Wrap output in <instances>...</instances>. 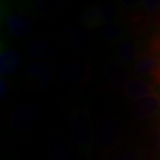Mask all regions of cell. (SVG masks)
<instances>
[{
  "instance_id": "14",
  "label": "cell",
  "mask_w": 160,
  "mask_h": 160,
  "mask_svg": "<svg viewBox=\"0 0 160 160\" xmlns=\"http://www.w3.org/2000/svg\"><path fill=\"white\" fill-rule=\"evenodd\" d=\"M159 65V56L153 54H145L137 60L134 66V72L139 76L153 75Z\"/></svg>"
},
{
  "instance_id": "8",
  "label": "cell",
  "mask_w": 160,
  "mask_h": 160,
  "mask_svg": "<svg viewBox=\"0 0 160 160\" xmlns=\"http://www.w3.org/2000/svg\"><path fill=\"white\" fill-rule=\"evenodd\" d=\"M23 63L21 53L15 49L3 46L0 53V74L1 76L12 75L19 71Z\"/></svg>"
},
{
  "instance_id": "3",
  "label": "cell",
  "mask_w": 160,
  "mask_h": 160,
  "mask_svg": "<svg viewBox=\"0 0 160 160\" xmlns=\"http://www.w3.org/2000/svg\"><path fill=\"white\" fill-rule=\"evenodd\" d=\"M118 17L116 6L110 3L94 5L86 9L82 16V20L85 26L97 27L103 23H109Z\"/></svg>"
},
{
  "instance_id": "15",
  "label": "cell",
  "mask_w": 160,
  "mask_h": 160,
  "mask_svg": "<svg viewBox=\"0 0 160 160\" xmlns=\"http://www.w3.org/2000/svg\"><path fill=\"white\" fill-rule=\"evenodd\" d=\"M118 56L123 62L131 63L137 62L139 58V51L136 46L131 42H122L118 45Z\"/></svg>"
},
{
  "instance_id": "20",
  "label": "cell",
  "mask_w": 160,
  "mask_h": 160,
  "mask_svg": "<svg viewBox=\"0 0 160 160\" xmlns=\"http://www.w3.org/2000/svg\"><path fill=\"white\" fill-rule=\"evenodd\" d=\"M143 8L149 14H155L160 8V1L158 0H147V1H143Z\"/></svg>"
},
{
  "instance_id": "19",
  "label": "cell",
  "mask_w": 160,
  "mask_h": 160,
  "mask_svg": "<svg viewBox=\"0 0 160 160\" xmlns=\"http://www.w3.org/2000/svg\"><path fill=\"white\" fill-rule=\"evenodd\" d=\"M149 51L150 54L160 56V33L154 32L151 36L149 43Z\"/></svg>"
},
{
  "instance_id": "21",
  "label": "cell",
  "mask_w": 160,
  "mask_h": 160,
  "mask_svg": "<svg viewBox=\"0 0 160 160\" xmlns=\"http://www.w3.org/2000/svg\"><path fill=\"white\" fill-rule=\"evenodd\" d=\"M8 83L4 79H1L0 80V98L3 99L8 96Z\"/></svg>"
},
{
  "instance_id": "12",
  "label": "cell",
  "mask_w": 160,
  "mask_h": 160,
  "mask_svg": "<svg viewBox=\"0 0 160 160\" xmlns=\"http://www.w3.org/2000/svg\"><path fill=\"white\" fill-rule=\"evenodd\" d=\"M27 72L32 78L38 79L40 85L49 88L53 83V72L49 66L44 62H32L27 67Z\"/></svg>"
},
{
  "instance_id": "17",
  "label": "cell",
  "mask_w": 160,
  "mask_h": 160,
  "mask_svg": "<svg viewBox=\"0 0 160 160\" xmlns=\"http://www.w3.org/2000/svg\"><path fill=\"white\" fill-rule=\"evenodd\" d=\"M69 37L75 47H81L86 41V31L82 26H75L70 29Z\"/></svg>"
},
{
  "instance_id": "6",
  "label": "cell",
  "mask_w": 160,
  "mask_h": 160,
  "mask_svg": "<svg viewBox=\"0 0 160 160\" xmlns=\"http://www.w3.org/2000/svg\"><path fill=\"white\" fill-rule=\"evenodd\" d=\"M104 75L108 84L114 91L123 89L127 83L128 72L125 66L119 59H109L105 65Z\"/></svg>"
},
{
  "instance_id": "10",
  "label": "cell",
  "mask_w": 160,
  "mask_h": 160,
  "mask_svg": "<svg viewBox=\"0 0 160 160\" xmlns=\"http://www.w3.org/2000/svg\"><path fill=\"white\" fill-rule=\"evenodd\" d=\"M29 53L31 56L38 59H54L60 55V49L55 44L50 42L37 41L30 45Z\"/></svg>"
},
{
  "instance_id": "13",
  "label": "cell",
  "mask_w": 160,
  "mask_h": 160,
  "mask_svg": "<svg viewBox=\"0 0 160 160\" xmlns=\"http://www.w3.org/2000/svg\"><path fill=\"white\" fill-rule=\"evenodd\" d=\"M51 153L54 160H78L69 143L60 137L53 138L51 143Z\"/></svg>"
},
{
  "instance_id": "7",
  "label": "cell",
  "mask_w": 160,
  "mask_h": 160,
  "mask_svg": "<svg viewBox=\"0 0 160 160\" xmlns=\"http://www.w3.org/2000/svg\"><path fill=\"white\" fill-rule=\"evenodd\" d=\"M8 28L15 39H26L33 31V23L27 16L12 12L8 18Z\"/></svg>"
},
{
  "instance_id": "2",
  "label": "cell",
  "mask_w": 160,
  "mask_h": 160,
  "mask_svg": "<svg viewBox=\"0 0 160 160\" xmlns=\"http://www.w3.org/2000/svg\"><path fill=\"white\" fill-rule=\"evenodd\" d=\"M71 132L77 146L82 150H88L92 142V127L88 112L82 110L74 111L72 113L71 121Z\"/></svg>"
},
{
  "instance_id": "4",
  "label": "cell",
  "mask_w": 160,
  "mask_h": 160,
  "mask_svg": "<svg viewBox=\"0 0 160 160\" xmlns=\"http://www.w3.org/2000/svg\"><path fill=\"white\" fill-rule=\"evenodd\" d=\"M160 110V96L157 94L138 99L132 102L131 112L135 118L142 121L154 118Z\"/></svg>"
},
{
  "instance_id": "18",
  "label": "cell",
  "mask_w": 160,
  "mask_h": 160,
  "mask_svg": "<svg viewBox=\"0 0 160 160\" xmlns=\"http://www.w3.org/2000/svg\"><path fill=\"white\" fill-rule=\"evenodd\" d=\"M111 160H139V155L136 150L132 148H124L118 151Z\"/></svg>"
},
{
  "instance_id": "5",
  "label": "cell",
  "mask_w": 160,
  "mask_h": 160,
  "mask_svg": "<svg viewBox=\"0 0 160 160\" xmlns=\"http://www.w3.org/2000/svg\"><path fill=\"white\" fill-rule=\"evenodd\" d=\"M39 118V109L31 103L21 104L14 111L12 117V125L16 130L25 131L37 123Z\"/></svg>"
},
{
  "instance_id": "23",
  "label": "cell",
  "mask_w": 160,
  "mask_h": 160,
  "mask_svg": "<svg viewBox=\"0 0 160 160\" xmlns=\"http://www.w3.org/2000/svg\"><path fill=\"white\" fill-rule=\"evenodd\" d=\"M157 148H158V152L160 154V128H159L158 134H157Z\"/></svg>"
},
{
  "instance_id": "9",
  "label": "cell",
  "mask_w": 160,
  "mask_h": 160,
  "mask_svg": "<svg viewBox=\"0 0 160 160\" xmlns=\"http://www.w3.org/2000/svg\"><path fill=\"white\" fill-rule=\"evenodd\" d=\"M123 92L125 96L132 101L155 94V89L150 83L138 78H131L128 80L124 86Z\"/></svg>"
},
{
  "instance_id": "22",
  "label": "cell",
  "mask_w": 160,
  "mask_h": 160,
  "mask_svg": "<svg viewBox=\"0 0 160 160\" xmlns=\"http://www.w3.org/2000/svg\"><path fill=\"white\" fill-rule=\"evenodd\" d=\"M153 76V80H154L155 84L158 85L160 88V56H159V65L156 69V71L154 72V74L152 75Z\"/></svg>"
},
{
  "instance_id": "11",
  "label": "cell",
  "mask_w": 160,
  "mask_h": 160,
  "mask_svg": "<svg viewBox=\"0 0 160 160\" xmlns=\"http://www.w3.org/2000/svg\"><path fill=\"white\" fill-rule=\"evenodd\" d=\"M88 67L80 62H71L60 71V79L67 84L78 83L88 77Z\"/></svg>"
},
{
  "instance_id": "16",
  "label": "cell",
  "mask_w": 160,
  "mask_h": 160,
  "mask_svg": "<svg viewBox=\"0 0 160 160\" xmlns=\"http://www.w3.org/2000/svg\"><path fill=\"white\" fill-rule=\"evenodd\" d=\"M99 33H100V37L104 41L117 42L123 37L124 29L120 25L109 23V24H106V25H104V26H102L100 31H99Z\"/></svg>"
},
{
  "instance_id": "1",
  "label": "cell",
  "mask_w": 160,
  "mask_h": 160,
  "mask_svg": "<svg viewBox=\"0 0 160 160\" xmlns=\"http://www.w3.org/2000/svg\"><path fill=\"white\" fill-rule=\"evenodd\" d=\"M95 139L99 151L106 156L114 151L122 140L121 124L113 117H108L98 123L95 131Z\"/></svg>"
}]
</instances>
